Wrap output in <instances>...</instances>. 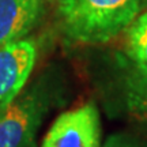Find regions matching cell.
I'll return each instance as SVG.
<instances>
[{
  "instance_id": "cell-1",
  "label": "cell",
  "mask_w": 147,
  "mask_h": 147,
  "mask_svg": "<svg viewBox=\"0 0 147 147\" xmlns=\"http://www.w3.org/2000/svg\"><path fill=\"white\" fill-rule=\"evenodd\" d=\"M63 33L71 41L102 44L127 30L146 0H59Z\"/></svg>"
},
{
  "instance_id": "cell-2",
  "label": "cell",
  "mask_w": 147,
  "mask_h": 147,
  "mask_svg": "<svg viewBox=\"0 0 147 147\" xmlns=\"http://www.w3.org/2000/svg\"><path fill=\"white\" fill-rule=\"evenodd\" d=\"M53 101L47 82H37L0 110V147H34L37 132Z\"/></svg>"
},
{
  "instance_id": "cell-3",
  "label": "cell",
  "mask_w": 147,
  "mask_h": 147,
  "mask_svg": "<svg viewBox=\"0 0 147 147\" xmlns=\"http://www.w3.org/2000/svg\"><path fill=\"white\" fill-rule=\"evenodd\" d=\"M41 147H101L100 112L95 104L61 113L48 129Z\"/></svg>"
},
{
  "instance_id": "cell-4",
  "label": "cell",
  "mask_w": 147,
  "mask_h": 147,
  "mask_svg": "<svg viewBox=\"0 0 147 147\" xmlns=\"http://www.w3.org/2000/svg\"><path fill=\"white\" fill-rule=\"evenodd\" d=\"M37 60L33 38H21L0 47V110L8 106L26 87Z\"/></svg>"
},
{
  "instance_id": "cell-5",
  "label": "cell",
  "mask_w": 147,
  "mask_h": 147,
  "mask_svg": "<svg viewBox=\"0 0 147 147\" xmlns=\"http://www.w3.org/2000/svg\"><path fill=\"white\" fill-rule=\"evenodd\" d=\"M42 0H0V47L29 34L40 19Z\"/></svg>"
},
{
  "instance_id": "cell-6",
  "label": "cell",
  "mask_w": 147,
  "mask_h": 147,
  "mask_svg": "<svg viewBox=\"0 0 147 147\" xmlns=\"http://www.w3.org/2000/svg\"><path fill=\"white\" fill-rule=\"evenodd\" d=\"M123 68V95L127 109L147 124V65L127 56L120 60Z\"/></svg>"
},
{
  "instance_id": "cell-7",
  "label": "cell",
  "mask_w": 147,
  "mask_h": 147,
  "mask_svg": "<svg viewBox=\"0 0 147 147\" xmlns=\"http://www.w3.org/2000/svg\"><path fill=\"white\" fill-rule=\"evenodd\" d=\"M127 56L147 65V11L139 14L127 27Z\"/></svg>"
},
{
  "instance_id": "cell-8",
  "label": "cell",
  "mask_w": 147,
  "mask_h": 147,
  "mask_svg": "<svg viewBox=\"0 0 147 147\" xmlns=\"http://www.w3.org/2000/svg\"><path fill=\"white\" fill-rule=\"evenodd\" d=\"M102 147H147V138L131 132H119L108 138Z\"/></svg>"
},
{
  "instance_id": "cell-9",
  "label": "cell",
  "mask_w": 147,
  "mask_h": 147,
  "mask_svg": "<svg viewBox=\"0 0 147 147\" xmlns=\"http://www.w3.org/2000/svg\"><path fill=\"white\" fill-rule=\"evenodd\" d=\"M45 1H48V3H57L59 0H45Z\"/></svg>"
},
{
  "instance_id": "cell-10",
  "label": "cell",
  "mask_w": 147,
  "mask_h": 147,
  "mask_svg": "<svg viewBox=\"0 0 147 147\" xmlns=\"http://www.w3.org/2000/svg\"><path fill=\"white\" fill-rule=\"evenodd\" d=\"M144 8H147V0H146V5H144Z\"/></svg>"
}]
</instances>
